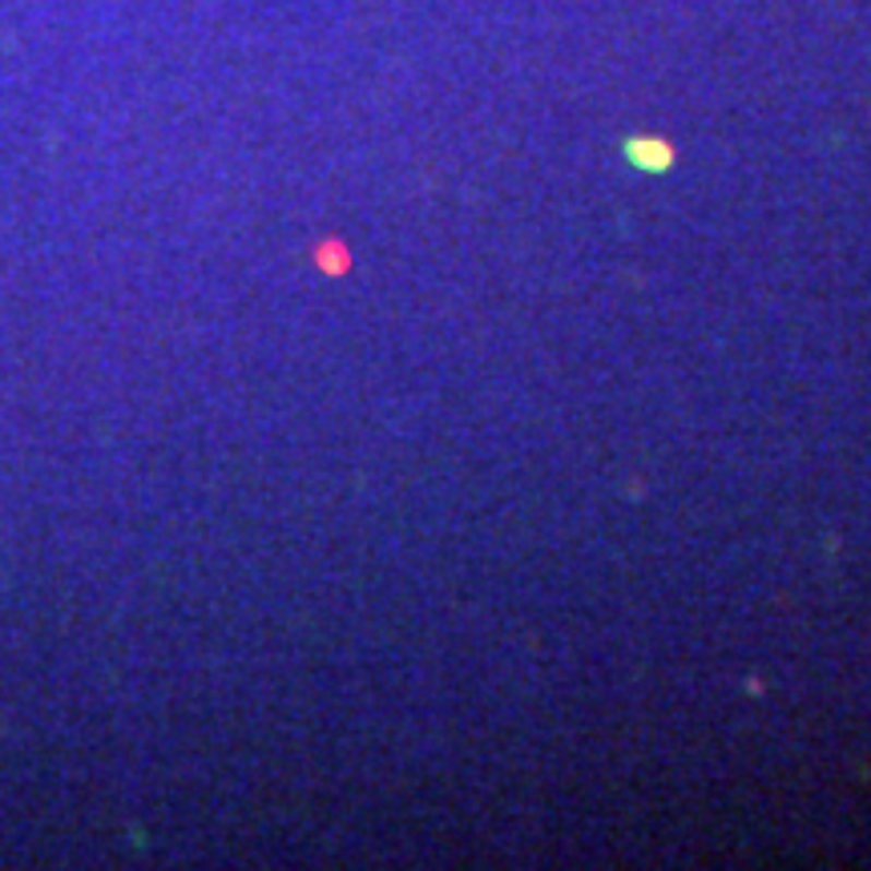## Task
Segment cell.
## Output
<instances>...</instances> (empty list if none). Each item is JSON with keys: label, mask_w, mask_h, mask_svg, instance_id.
I'll return each instance as SVG.
<instances>
[{"label": "cell", "mask_w": 871, "mask_h": 871, "mask_svg": "<svg viewBox=\"0 0 871 871\" xmlns=\"http://www.w3.org/2000/svg\"><path fill=\"white\" fill-rule=\"evenodd\" d=\"M625 154H630V162L634 166H642V170H666L673 162V150L666 142H658V138H637V142L625 145Z\"/></svg>", "instance_id": "cell-1"}]
</instances>
